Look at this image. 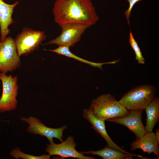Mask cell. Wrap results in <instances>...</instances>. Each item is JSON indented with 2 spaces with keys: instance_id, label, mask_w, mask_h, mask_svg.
Listing matches in <instances>:
<instances>
[{
  "instance_id": "6da1fadb",
  "label": "cell",
  "mask_w": 159,
  "mask_h": 159,
  "mask_svg": "<svg viewBox=\"0 0 159 159\" xmlns=\"http://www.w3.org/2000/svg\"><path fill=\"white\" fill-rule=\"evenodd\" d=\"M53 13L55 21L59 26L77 23L91 26L99 19L90 0H56Z\"/></svg>"
},
{
  "instance_id": "7a4b0ae2",
  "label": "cell",
  "mask_w": 159,
  "mask_h": 159,
  "mask_svg": "<svg viewBox=\"0 0 159 159\" xmlns=\"http://www.w3.org/2000/svg\"><path fill=\"white\" fill-rule=\"evenodd\" d=\"M89 109L95 117L105 121L124 116L129 112L109 93L102 94L93 99Z\"/></svg>"
},
{
  "instance_id": "3957f363",
  "label": "cell",
  "mask_w": 159,
  "mask_h": 159,
  "mask_svg": "<svg viewBox=\"0 0 159 159\" xmlns=\"http://www.w3.org/2000/svg\"><path fill=\"white\" fill-rule=\"evenodd\" d=\"M156 91L153 85H140L130 90L118 101L128 110H144L156 96Z\"/></svg>"
},
{
  "instance_id": "277c9868",
  "label": "cell",
  "mask_w": 159,
  "mask_h": 159,
  "mask_svg": "<svg viewBox=\"0 0 159 159\" xmlns=\"http://www.w3.org/2000/svg\"><path fill=\"white\" fill-rule=\"evenodd\" d=\"M46 37L44 32L24 27L15 39L19 56L29 54L38 49Z\"/></svg>"
},
{
  "instance_id": "5b68a950",
  "label": "cell",
  "mask_w": 159,
  "mask_h": 159,
  "mask_svg": "<svg viewBox=\"0 0 159 159\" xmlns=\"http://www.w3.org/2000/svg\"><path fill=\"white\" fill-rule=\"evenodd\" d=\"M0 80L2 85V92L0 98V112L16 110L17 104L16 97L19 87L17 76H8L0 72Z\"/></svg>"
},
{
  "instance_id": "8992f818",
  "label": "cell",
  "mask_w": 159,
  "mask_h": 159,
  "mask_svg": "<svg viewBox=\"0 0 159 159\" xmlns=\"http://www.w3.org/2000/svg\"><path fill=\"white\" fill-rule=\"evenodd\" d=\"M21 66L15 39L8 36L0 42V72L5 74L12 72Z\"/></svg>"
},
{
  "instance_id": "52a82bcc",
  "label": "cell",
  "mask_w": 159,
  "mask_h": 159,
  "mask_svg": "<svg viewBox=\"0 0 159 159\" xmlns=\"http://www.w3.org/2000/svg\"><path fill=\"white\" fill-rule=\"evenodd\" d=\"M60 26L62 30L61 34L44 45L55 44L59 46L73 47L80 41L82 34L91 26L84 23H69Z\"/></svg>"
},
{
  "instance_id": "ba28073f",
  "label": "cell",
  "mask_w": 159,
  "mask_h": 159,
  "mask_svg": "<svg viewBox=\"0 0 159 159\" xmlns=\"http://www.w3.org/2000/svg\"><path fill=\"white\" fill-rule=\"evenodd\" d=\"M21 119L29 124L27 129L28 132L45 137L50 143L54 142L53 138L62 141L63 132L67 127L66 125L58 128L49 127L46 126L37 118L32 116L28 118L21 117Z\"/></svg>"
},
{
  "instance_id": "9c48e42d",
  "label": "cell",
  "mask_w": 159,
  "mask_h": 159,
  "mask_svg": "<svg viewBox=\"0 0 159 159\" xmlns=\"http://www.w3.org/2000/svg\"><path fill=\"white\" fill-rule=\"evenodd\" d=\"M77 144L73 137L68 136L65 140L57 144L53 142L47 144L46 151L50 155H59L62 158L72 157L80 159H95V158L85 156L75 149Z\"/></svg>"
},
{
  "instance_id": "30bf717a",
  "label": "cell",
  "mask_w": 159,
  "mask_h": 159,
  "mask_svg": "<svg viewBox=\"0 0 159 159\" xmlns=\"http://www.w3.org/2000/svg\"><path fill=\"white\" fill-rule=\"evenodd\" d=\"M143 110L140 109L130 110L127 114L124 116L107 121L126 126L134 133L135 136L136 140H138L146 132L142 121Z\"/></svg>"
},
{
  "instance_id": "8fae6325",
  "label": "cell",
  "mask_w": 159,
  "mask_h": 159,
  "mask_svg": "<svg viewBox=\"0 0 159 159\" xmlns=\"http://www.w3.org/2000/svg\"><path fill=\"white\" fill-rule=\"evenodd\" d=\"M83 116L91 124L92 128L105 140L108 146L134 156H137L135 154H132L125 150L115 143L107 132L105 127V121L95 117L89 109L85 108L83 109Z\"/></svg>"
},
{
  "instance_id": "7c38bea8",
  "label": "cell",
  "mask_w": 159,
  "mask_h": 159,
  "mask_svg": "<svg viewBox=\"0 0 159 159\" xmlns=\"http://www.w3.org/2000/svg\"><path fill=\"white\" fill-rule=\"evenodd\" d=\"M19 3L17 1L13 4H9L0 0V42L4 41L10 32L9 27L14 22L12 18L14 10Z\"/></svg>"
},
{
  "instance_id": "4fadbf2b",
  "label": "cell",
  "mask_w": 159,
  "mask_h": 159,
  "mask_svg": "<svg viewBox=\"0 0 159 159\" xmlns=\"http://www.w3.org/2000/svg\"><path fill=\"white\" fill-rule=\"evenodd\" d=\"M158 143L153 131L146 132L140 139L132 142L130 145V150L133 151L139 149L144 153L147 152L148 155L154 153L159 158Z\"/></svg>"
},
{
  "instance_id": "5bb4252c",
  "label": "cell",
  "mask_w": 159,
  "mask_h": 159,
  "mask_svg": "<svg viewBox=\"0 0 159 159\" xmlns=\"http://www.w3.org/2000/svg\"><path fill=\"white\" fill-rule=\"evenodd\" d=\"M146 114L145 126L146 132H151L159 121V98L155 96L144 109Z\"/></svg>"
},
{
  "instance_id": "9a60e30c",
  "label": "cell",
  "mask_w": 159,
  "mask_h": 159,
  "mask_svg": "<svg viewBox=\"0 0 159 159\" xmlns=\"http://www.w3.org/2000/svg\"><path fill=\"white\" fill-rule=\"evenodd\" d=\"M80 152L82 154H89L98 155L104 159H132L134 156L107 146L98 150H90Z\"/></svg>"
},
{
  "instance_id": "2e32d148",
  "label": "cell",
  "mask_w": 159,
  "mask_h": 159,
  "mask_svg": "<svg viewBox=\"0 0 159 159\" xmlns=\"http://www.w3.org/2000/svg\"><path fill=\"white\" fill-rule=\"evenodd\" d=\"M47 50L56 53L58 54L65 56L69 58L76 59L81 62L89 65L94 67H97L101 70L102 69V66L105 64H115L118 62L119 59L115 61L103 63H96L91 62L74 54L71 52L69 50V47L63 46H59L57 48L53 49H49Z\"/></svg>"
},
{
  "instance_id": "e0dca14e",
  "label": "cell",
  "mask_w": 159,
  "mask_h": 159,
  "mask_svg": "<svg viewBox=\"0 0 159 159\" xmlns=\"http://www.w3.org/2000/svg\"><path fill=\"white\" fill-rule=\"evenodd\" d=\"M10 154L11 156L16 159H49L51 156L49 154H43L41 155L36 156L26 154L21 152L18 147L14 149L10 152Z\"/></svg>"
},
{
  "instance_id": "ac0fdd59",
  "label": "cell",
  "mask_w": 159,
  "mask_h": 159,
  "mask_svg": "<svg viewBox=\"0 0 159 159\" xmlns=\"http://www.w3.org/2000/svg\"><path fill=\"white\" fill-rule=\"evenodd\" d=\"M129 42L131 47L135 54L136 60L139 64H144L145 62V59L143 56L138 43L135 39L130 30Z\"/></svg>"
},
{
  "instance_id": "d6986e66",
  "label": "cell",
  "mask_w": 159,
  "mask_h": 159,
  "mask_svg": "<svg viewBox=\"0 0 159 159\" xmlns=\"http://www.w3.org/2000/svg\"><path fill=\"white\" fill-rule=\"evenodd\" d=\"M142 0H127L129 3V6L128 9L124 12L127 22L130 25V16L131 11L134 5L138 2Z\"/></svg>"
},
{
  "instance_id": "ffe728a7",
  "label": "cell",
  "mask_w": 159,
  "mask_h": 159,
  "mask_svg": "<svg viewBox=\"0 0 159 159\" xmlns=\"http://www.w3.org/2000/svg\"><path fill=\"white\" fill-rule=\"evenodd\" d=\"M155 137L156 140L159 144V129H156L155 131Z\"/></svg>"
}]
</instances>
